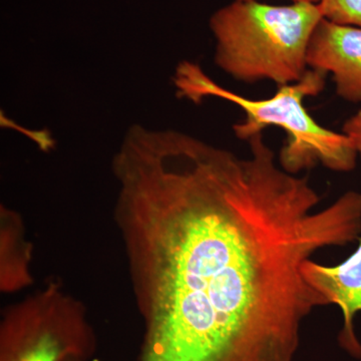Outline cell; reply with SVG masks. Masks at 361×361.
Segmentation results:
<instances>
[{
    "mask_svg": "<svg viewBox=\"0 0 361 361\" xmlns=\"http://www.w3.org/2000/svg\"><path fill=\"white\" fill-rule=\"evenodd\" d=\"M135 126L113 161L115 220L144 322L139 361H294L302 323L329 305L304 276L322 249L360 238L361 193L319 209L310 178Z\"/></svg>",
    "mask_w": 361,
    "mask_h": 361,
    "instance_id": "1",
    "label": "cell"
},
{
    "mask_svg": "<svg viewBox=\"0 0 361 361\" xmlns=\"http://www.w3.org/2000/svg\"><path fill=\"white\" fill-rule=\"evenodd\" d=\"M326 75L310 68L298 82L278 87L274 96L252 99L216 84L197 63L182 61L176 70L174 84L178 97L195 104L216 97L241 108L245 120L233 127L239 139L249 141L266 128H281L287 139L280 153V166L286 172L297 174L317 163L337 172H348L355 167L357 157L350 139L320 126L304 106L306 97L324 90Z\"/></svg>",
    "mask_w": 361,
    "mask_h": 361,
    "instance_id": "2",
    "label": "cell"
},
{
    "mask_svg": "<svg viewBox=\"0 0 361 361\" xmlns=\"http://www.w3.org/2000/svg\"><path fill=\"white\" fill-rule=\"evenodd\" d=\"M322 18L318 4L234 0L210 18L216 65L239 82L294 84L310 70L308 45Z\"/></svg>",
    "mask_w": 361,
    "mask_h": 361,
    "instance_id": "3",
    "label": "cell"
},
{
    "mask_svg": "<svg viewBox=\"0 0 361 361\" xmlns=\"http://www.w3.org/2000/svg\"><path fill=\"white\" fill-rule=\"evenodd\" d=\"M97 349L85 304L54 280L2 311L0 361H90Z\"/></svg>",
    "mask_w": 361,
    "mask_h": 361,
    "instance_id": "4",
    "label": "cell"
},
{
    "mask_svg": "<svg viewBox=\"0 0 361 361\" xmlns=\"http://www.w3.org/2000/svg\"><path fill=\"white\" fill-rule=\"evenodd\" d=\"M307 65L331 75L337 96L361 103V27L322 18L308 45Z\"/></svg>",
    "mask_w": 361,
    "mask_h": 361,
    "instance_id": "5",
    "label": "cell"
},
{
    "mask_svg": "<svg viewBox=\"0 0 361 361\" xmlns=\"http://www.w3.org/2000/svg\"><path fill=\"white\" fill-rule=\"evenodd\" d=\"M353 255L336 266H324L307 261L303 266L304 276L319 291L329 304H336L343 313L344 325L339 342L350 355L361 356V344L353 329V318L361 311V239Z\"/></svg>",
    "mask_w": 361,
    "mask_h": 361,
    "instance_id": "6",
    "label": "cell"
},
{
    "mask_svg": "<svg viewBox=\"0 0 361 361\" xmlns=\"http://www.w3.org/2000/svg\"><path fill=\"white\" fill-rule=\"evenodd\" d=\"M32 245L25 238V224L18 212L0 209V290L14 293L32 286Z\"/></svg>",
    "mask_w": 361,
    "mask_h": 361,
    "instance_id": "7",
    "label": "cell"
},
{
    "mask_svg": "<svg viewBox=\"0 0 361 361\" xmlns=\"http://www.w3.org/2000/svg\"><path fill=\"white\" fill-rule=\"evenodd\" d=\"M318 6L325 20L361 27V0H322Z\"/></svg>",
    "mask_w": 361,
    "mask_h": 361,
    "instance_id": "8",
    "label": "cell"
},
{
    "mask_svg": "<svg viewBox=\"0 0 361 361\" xmlns=\"http://www.w3.org/2000/svg\"><path fill=\"white\" fill-rule=\"evenodd\" d=\"M342 133L348 135L355 147L356 153L361 158V110L355 114L343 123Z\"/></svg>",
    "mask_w": 361,
    "mask_h": 361,
    "instance_id": "9",
    "label": "cell"
},
{
    "mask_svg": "<svg viewBox=\"0 0 361 361\" xmlns=\"http://www.w3.org/2000/svg\"><path fill=\"white\" fill-rule=\"evenodd\" d=\"M294 4H318L322 0H291Z\"/></svg>",
    "mask_w": 361,
    "mask_h": 361,
    "instance_id": "10",
    "label": "cell"
}]
</instances>
